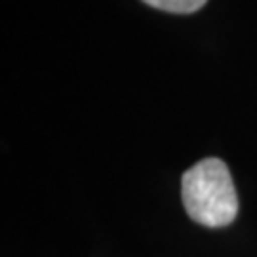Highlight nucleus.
Masks as SVG:
<instances>
[{"label": "nucleus", "instance_id": "f257e3e1", "mask_svg": "<svg viewBox=\"0 0 257 257\" xmlns=\"http://www.w3.org/2000/svg\"><path fill=\"white\" fill-rule=\"evenodd\" d=\"M181 200L187 215L204 227H227L238 215V194L221 158H204L181 177Z\"/></svg>", "mask_w": 257, "mask_h": 257}, {"label": "nucleus", "instance_id": "f03ea898", "mask_svg": "<svg viewBox=\"0 0 257 257\" xmlns=\"http://www.w3.org/2000/svg\"><path fill=\"white\" fill-rule=\"evenodd\" d=\"M153 8L172 12V14H193L200 10L208 0H143Z\"/></svg>", "mask_w": 257, "mask_h": 257}]
</instances>
